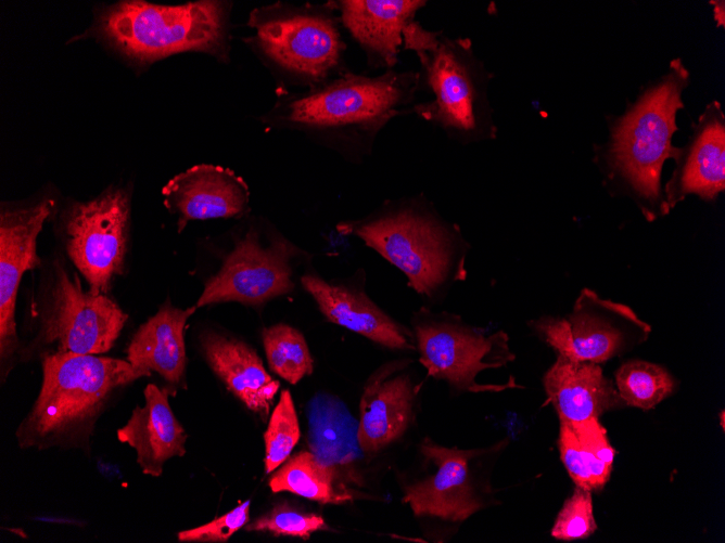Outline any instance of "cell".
<instances>
[{
	"label": "cell",
	"mask_w": 725,
	"mask_h": 543,
	"mask_svg": "<svg viewBox=\"0 0 725 543\" xmlns=\"http://www.w3.org/2000/svg\"><path fill=\"white\" fill-rule=\"evenodd\" d=\"M418 92V72L371 77L346 70L304 92H278L263 120L268 129L301 132L356 163L394 117L411 113Z\"/></svg>",
	"instance_id": "obj_1"
},
{
	"label": "cell",
	"mask_w": 725,
	"mask_h": 543,
	"mask_svg": "<svg viewBox=\"0 0 725 543\" xmlns=\"http://www.w3.org/2000/svg\"><path fill=\"white\" fill-rule=\"evenodd\" d=\"M689 81L688 69L681 59H674L610 122L609 138L596 151L607 183L628 195L648 221L669 214L661 172L664 161L674 159L678 151L672 137L678 130L676 117L685 107L682 96Z\"/></svg>",
	"instance_id": "obj_2"
},
{
	"label": "cell",
	"mask_w": 725,
	"mask_h": 543,
	"mask_svg": "<svg viewBox=\"0 0 725 543\" xmlns=\"http://www.w3.org/2000/svg\"><path fill=\"white\" fill-rule=\"evenodd\" d=\"M336 230L362 241L430 300L467 279L470 244L459 225L445 219L423 194L386 201L361 219L339 222Z\"/></svg>",
	"instance_id": "obj_3"
},
{
	"label": "cell",
	"mask_w": 725,
	"mask_h": 543,
	"mask_svg": "<svg viewBox=\"0 0 725 543\" xmlns=\"http://www.w3.org/2000/svg\"><path fill=\"white\" fill-rule=\"evenodd\" d=\"M150 374L127 360L44 353L41 389L15 432L18 445L38 450L87 448L112 395Z\"/></svg>",
	"instance_id": "obj_4"
},
{
	"label": "cell",
	"mask_w": 725,
	"mask_h": 543,
	"mask_svg": "<svg viewBox=\"0 0 725 543\" xmlns=\"http://www.w3.org/2000/svg\"><path fill=\"white\" fill-rule=\"evenodd\" d=\"M404 48L419 60V91L429 98L411 113L459 144L494 140L497 127L488 100L493 74L475 55L468 38L431 31L416 20L404 30Z\"/></svg>",
	"instance_id": "obj_5"
},
{
	"label": "cell",
	"mask_w": 725,
	"mask_h": 543,
	"mask_svg": "<svg viewBox=\"0 0 725 543\" xmlns=\"http://www.w3.org/2000/svg\"><path fill=\"white\" fill-rule=\"evenodd\" d=\"M334 1L323 4L275 2L254 9L249 44L277 72L309 88L346 72V44Z\"/></svg>",
	"instance_id": "obj_6"
},
{
	"label": "cell",
	"mask_w": 725,
	"mask_h": 543,
	"mask_svg": "<svg viewBox=\"0 0 725 543\" xmlns=\"http://www.w3.org/2000/svg\"><path fill=\"white\" fill-rule=\"evenodd\" d=\"M226 2L203 0L181 5L122 1L100 20V30L115 47L136 60L153 62L198 51L226 59Z\"/></svg>",
	"instance_id": "obj_7"
},
{
	"label": "cell",
	"mask_w": 725,
	"mask_h": 543,
	"mask_svg": "<svg viewBox=\"0 0 725 543\" xmlns=\"http://www.w3.org/2000/svg\"><path fill=\"white\" fill-rule=\"evenodd\" d=\"M412 326L419 360L429 376L468 392L518 387L513 380L504 385L476 382L480 373L503 367L514 360L505 332L486 334L463 322L459 315L427 308L415 313Z\"/></svg>",
	"instance_id": "obj_8"
},
{
	"label": "cell",
	"mask_w": 725,
	"mask_h": 543,
	"mask_svg": "<svg viewBox=\"0 0 725 543\" xmlns=\"http://www.w3.org/2000/svg\"><path fill=\"white\" fill-rule=\"evenodd\" d=\"M558 355L603 363L644 344L651 327L626 305L602 299L583 288L565 316L543 315L530 322Z\"/></svg>",
	"instance_id": "obj_9"
},
{
	"label": "cell",
	"mask_w": 725,
	"mask_h": 543,
	"mask_svg": "<svg viewBox=\"0 0 725 543\" xmlns=\"http://www.w3.org/2000/svg\"><path fill=\"white\" fill-rule=\"evenodd\" d=\"M303 250L280 232L251 227L205 282L196 308L238 301L259 306L295 288L293 263Z\"/></svg>",
	"instance_id": "obj_10"
},
{
	"label": "cell",
	"mask_w": 725,
	"mask_h": 543,
	"mask_svg": "<svg viewBox=\"0 0 725 543\" xmlns=\"http://www.w3.org/2000/svg\"><path fill=\"white\" fill-rule=\"evenodd\" d=\"M505 445L499 442L489 449L460 450L425 439L420 451L428 471L406 487L403 501L416 516L449 521L468 519L492 501L493 490L484 463Z\"/></svg>",
	"instance_id": "obj_11"
},
{
	"label": "cell",
	"mask_w": 725,
	"mask_h": 543,
	"mask_svg": "<svg viewBox=\"0 0 725 543\" xmlns=\"http://www.w3.org/2000/svg\"><path fill=\"white\" fill-rule=\"evenodd\" d=\"M128 315L104 294L84 292L77 275L58 268L40 321L47 353L99 354L118 338Z\"/></svg>",
	"instance_id": "obj_12"
},
{
	"label": "cell",
	"mask_w": 725,
	"mask_h": 543,
	"mask_svg": "<svg viewBox=\"0 0 725 543\" xmlns=\"http://www.w3.org/2000/svg\"><path fill=\"white\" fill-rule=\"evenodd\" d=\"M129 201L119 189H109L92 201L74 204L64 219L66 251L89 285L105 294L123 270L127 246Z\"/></svg>",
	"instance_id": "obj_13"
},
{
	"label": "cell",
	"mask_w": 725,
	"mask_h": 543,
	"mask_svg": "<svg viewBox=\"0 0 725 543\" xmlns=\"http://www.w3.org/2000/svg\"><path fill=\"white\" fill-rule=\"evenodd\" d=\"M674 161L663 193L669 211L688 195L713 202L724 191L725 115L718 101L708 103L691 124V134Z\"/></svg>",
	"instance_id": "obj_14"
},
{
	"label": "cell",
	"mask_w": 725,
	"mask_h": 543,
	"mask_svg": "<svg viewBox=\"0 0 725 543\" xmlns=\"http://www.w3.org/2000/svg\"><path fill=\"white\" fill-rule=\"evenodd\" d=\"M53 202L41 201L20 209H7L0 216V354L8 361L18 346L15 303L25 271L40 264L36 242Z\"/></svg>",
	"instance_id": "obj_15"
},
{
	"label": "cell",
	"mask_w": 725,
	"mask_h": 543,
	"mask_svg": "<svg viewBox=\"0 0 725 543\" xmlns=\"http://www.w3.org/2000/svg\"><path fill=\"white\" fill-rule=\"evenodd\" d=\"M364 271L343 282H329L316 274L302 276L328 321L393 350H414L415 337L408 328L383 312L365 293Z\"/></svg>",
	"instance_id": "obj_16"
},
{
	"label": "cell",
	"mask_w": 725,
	"mask_h": 543,
	"mask_svg": "<svg viewBox=\"0 0 725 543\" xmlns=\"http://www.w3.org/2000/svg\"><path fill=\"white\" fill-rule=\"evenodd\" d=\"M164 205L178 215L180 233L191 220L238 218L250 211V190L233 170L196 165L175 176L163 188Z\"/></svg>",
	"instance_id": "obj_17"
},
{
	"label": "cell",
	"mask_w": 725,
	"mask_h": 543,
	"mask_svg": "<svg viewBox=\"0 0 725 543\" xmlns=\"http://www.w3.org/2000/svg\"><path fill=\"white\" fill-rule=\"evenodd\" d=\"M409 363H386L366 383L358 421L359 444L366 455L376 454L398 439L409 425L418 390L408 372Z\"/></svg>",
	"instance_id": "obj_18"
},
{
	"label": "cell",
	"mask_w": 725,
	"mask_h": 543,
	"mask_svg": "<svg viewBox=\"0 0 725 543\" xmlns=\"http://www.w3.org/2000/svg\"><path fill=\"white\" fill-rule=\"evenodd\" d=\"M340 23L359 44L373 68L393 69L404 46V30L427 1H334Z\"/></svg>",
	"instance_id": "obj_19"
},
{
	"label": "cell",
	"mask_w": 725,
	"mask_h": 543,
	"mask_svg": "<svg viewBox=\"0 0 725 543\" xmlns=\"http://www.w3.org/2000/svg\"><path fill=\"white\" fill-rule=\"evenodd\" d=\"M548 402L560 422L581 423L625 408L613 383L599 364L558 355L543 378Z\"/></svg>",
	"instance_id": "obj_20"
},
{
	"label": "cell",
	"mask_w": 725,
	"mask_h": 543,
	"mask_svg": "<svg viewBox=\"0 0 725 543\" xmlns=\"http://www.w3.org/2000/svg\"><path fill=\"white\" fill-rule=\"evenodd\" d=\"M167 389L149 384L144 389V405L136 406L128 422L117 430L120 442L137 453L142 473L161 476L164 464L186 453L187 434L176 418Z\"/></svg>",
	"instance_id": "obj_21"
},
{
	"label": "cell",
	"mask_w": 725,
	"mask_h": 543,
	"mask_svg": "<svg viewBox=\"0 0 725 543\" xmlns=\"http://www.w3.org/2000/svg\"><path fill=\"white\" fill-rule=\"evenodd\" d=\"M201 347L227 388L265 421L280 384L267 373L257 353L245 342L216 332H205Z\"/></svg>",
	"instance_id": "obj_22"
},
{
	"label": "cell",
	"mask_w": 725,
	"mask_h": 543,
	"mask_svg": "<svg viewBox=\"0 0 725 543\" xmlns=\"http://www.w3.org/2000/svg\"><path fill=\"white\" fill-rule=\"evenodd\" d=\"M308 445L313 455L345 484L358 483L355 464L364 454L356 421L338 398L318 393L308 402Z\"/></svg>",
	"instance_id": "obj_23"
},
{
	"label": "cell",
	"mask_w": 725,
	"mask_h": 543,
	"mask_svg": "<svg viewBox=\"0 0 725 543\" xmlns=\"http://www.w3.org/2000/svg\"><path fill=\"white\" fill-rule=\"evenodd\" d=\"M196 309L163 305L135 333L127 361L136 369L158 373L171 386L180 385L187 366L185 326Z\"/></svg>",
	"instance_id": "obj_24"
},
{
	"label": "cell",
	"mask_w": 725,
	"mask_h": 543,
	"mask_svg": "<svg viewBox=\"0 0 725 543\" xmlns=\"http://www.w3.org/2000/svg\"><path fill=\"white\" fill-rule=\"evenodd\" d=\"M558 448L575 486L592 492L603 489L612 473L615 452L598 419L560 422Z\"/></svg>",
	"instance_id": "obj_25"
},
{
	"label": "cell",
	"mask_w": 725,
	"mask_h": 543,
	"mask_svg": "<svg viewBox=\"0 0 725 543\" xmlns=\"http://www.w3.org/2000/svg\"><path fill=\"white\" fill-rule=\"evenodd\" d=\"M272 492H291L321 504H342L354 494L333 470L322 465L309 451H302L284 462L269 479Z\"/></svg>",
	"instance_id": "obj_26"
},
{
	"label": "cell",
	"mask_w": 725,
	"mask_h": 543,
	"mask_svg": "<svg viewBox=\"0 0 725 543\" xmlns=\"http://www.w3.org/2000/svg\"><path fill=\"white\" fill-rule=\"evenodd\" d=\"M615 387L626 406L649 411L674 392L676 382L660 364L632 360L615 372Z\"/></svg>",
	"instance_id": "obj_27"
},
{
	"label": "cell",
	"mask_w": 725,
	"mask_h": 543,
	"mask_svg": "<svg viewBox=\"0 0 725 543\" xmlns=\"http://www.w3.org/2000/svg\"><path fill=\"white\" fill-rule=\"evenodd\" d=\"M263 345L270 370L295 385L313 373V358L303 334L287 324L263 331Z\"/></svg>",
	"instance_id": "obj_28"
},
{
	"label": "cell",
	"mask_w": 725,
	"mask_h": 543,
	"mask_svg": "<svg viewBox=\"0 0 725 543\" xmlns=\"http://www.w3.org/2000/svg\"><path fill=\"white\" fill-rule=\"evenodd\" d=\"M301 437L300 425L288 389L280 395L268 422L265 440V471L267 474L282 465L292 453Z\"/></svg>",
	"instance_id": "obj_29"
},
{
	"label": "cell",
	"mask_w": 725,
	"mask_h": 543,
	"mask_svg": "<svg viewBox=\"0 0 725 543\" xmlns=\"http://www.w3.org/2000/svg\"><path fill=\"white\" fill-rule=\"evenodd\" d=\"M592 491L575 486L572 494L564 501L554 526L551 536L560 541H575L589 538L598 529Z\"/></svg>",
	"instance_id": "obj_30"
},
{
	"label": "cell",
	"mask_w": 725,
	"mask_h": 543,
	"mask_svg": "<svg viewBox=\"0 0 725 543\" xmlns=\"http://www.w3.org/2000/svg\"><path fill=\"white\" fill-rule=\"evenodd\" d=\"M327 529L321 516L296 510L287 504L275 506L264 516L245 525L246 531L297 536L303 540H308L314 532Z\"/></svg>",
	"instance_id": "obj_31"
},
{
	"label": "cell",
	"mask_w": 725,
	"mask_h": 543,
	"mask_svg": "<svg viewBox=\"0 0 725 543\" xmlns=\"http://www.w3.org/2000/svg\"><path fill=\"white\" fill-rule=\"evenodd\" d=\"M251 501L247 500L225 515L189 530L178 532L179 542H227L250 519Z\"/></svg>",
	"instance_id": "obj_32"
}]
</instances>
